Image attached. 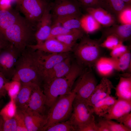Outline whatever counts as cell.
<instances>
[{
  "instance_id": "obj_25",
  "label": "cell",
  "mask_w": 131,
  "mask_h": 131,
  "mask_svg": "<svg viewBox=\"0 0 131 131\" xmlns=\"http://www.w3.org/2000/svg\"><path fill=\"white\" fill-rule=\"evenodd\" d=\"M116 99L115 97L110 95L99 101L91 107L94 113L103 117L109 111Z\"/></svg>"
},
{
  "instance_id": "obj_14",
  "label": "cell",
  "mask_w": 131,
  "mask_h": 131,
  "mask_svg": "<svg viewBox=\"0 0 131 131\" xmlns=\"http://www.w3.org/2000/svg\"><path fill=\"white\" fill-rule=\"evenodd\" d=\"M114 88L109 79L107 77H103L86 101L88 105L92 107L99 101L110 96L112 89Z\"/></svg>"
},
{
  "instance_id": "obj_45",
  "label": "cell",
  "mask_w": 131,
  "mask_h": 131,
  "mask_svg": "<svg viewBox=\"0 0 131 131\" xmlns=\"http://www.w3.org/2000/svg\"><path fill=\"white\" fill-rule=\"evenodd\" d=\"M98 131H109L107 128L104 120H101L97 123Z\"/></svg>"
},
{
  "instance_id": "obj_49",
  "label": "cell",
  "mask_w": 131,
  "mask_h": 131,
  "mask_svg": "<svg viewBox=\"0 0 131 131\" xmlns=\"http://www.w3.org/2000/svg\"><path fill=\"white\" fill-rule=\"evenodd\" d=\"M47 1H48V2H50V0H46Z\"/></svg>"
},
{
  "instance_id": "obj_18",
  "label": "cell",
  "mask_w": 131,
  "mask_h": 131,
  "mask_svg": "<svg viewBox=\"0 0 131 131\" xmlns=\"http://www.w3.org/2000/svg\"><path fill=\"white\" fill-rule=\"evenodd\" d=\"M131 111V100L118 98L109 111L103 117V119L115 120L118 122Z\"/></svg>"
},
{
  "instance_id": "obj_2",
  "label": "cell",
  "mask_w": 131,
  "mask_h": 131,
  "mask_svg": "<svg viewBox=\"0 0 131 131\" xmlns=\"http://www.w3.org/2000/svg\"><path fill=\"white\" fill-rule=\"evenodd\" d=\"M34 49L28 47L23 51L17 62L12 80L21 83H32L40 87L43 82L35 64Z\"/></svg>"
},
{
  "instance_id": "obj_40",
  "label": "cell",
  "mask_w": 131,
  "mask_h": 131,
  "mask_svg": "<svg viewBox=\"0 0 131 131\" xmlns=\"http://www.w3.org/2000/svg\"><path fill=\"white\" fill-rule=\"evenodd\" d=\"M17 126L16 120L14 116L10 119L4 121L2 131H16Z\"/></svg>"
},
{
  "instance_id": "obj_9",
  "label": "cell",
  "mask_w": 131,
  "mask_h": 131,
  "mask_svg": "<svg viewBox=\"0 0 131 131\" xmlns=\"http://www.w3.org/2000/svg\"><path fill=\"white\" fill-rule=\"evenodd\" d=\"M73 89L75 92L76 99L86 101L98 84L91 68H85L79 77Z\"/></svg>"
},
{
  "instance_id": "obj_42",
  "label": "cell",
  "mask_w": 131,
  "mask_h": 131,
  "mask_svg": "<svg viewBox=\"0 0 131 131\" xmlns=\"http://www.w3.org/2000/svg\"><path fill=\"white\" fill-rule=\"evenodd\" d=\"M77 131H98V127L95 117L85 124L79 127Z\"/></svg>"
},
{
  "instance_id": "obj_7",
  "label": "cell",
  "mask_w": 131,
  "mask_h": 131,
  "mask_svg": "<svg viewBox=\"0 0 131 131\" xmlns=\"http://www.w3.org/2000/svg\"><path fill=\"white\" fill-rule=\"evenodd\" d=\"M81 7L77 0H53L51 2L50 13L52 24L65 18L82 15Z\"/></svg>"
},
{
  "instance_id": "obj_13",
  "label": "cell",
  "mask_w": 131,
  "mask_h": 131,
  "mask_svg": "<svg viewBox=\"0 0 131 131\" xmlns=\"http://www.w3.org/2000/svg\"><path fill=\"white\" fill-rule=\"evenodd\" d=\"M50 8L51 4L45 10L36 27L35 34L36 44L44 41L50 35L52 25Z\"/></svg>"
},
{
  "instance_id": "obj_23",
  "label": "cell",
  "mask_w": 131,
  "mask_h": 131,
  "mask_svg": "<svg viewBox=\"0 0 131 131\" xmlns=\"http://www.w3.org/2000/svg\"><path fill=\"white\" fill-rule=\"evenodd\" d=\"M118 98L131 100V76L130 73L120 76L119 80L115 87Z\"/></svg>"
},
{
  "instance_id": "obj_41",
  "label": "cell",
  "mask_w": 131,
  "mask_h": 131,
  "mask_svg": "<svg viewBox=\"0 0 131 131\" xmlns=\"http://www.w3.org/2000/svg\"><path fill=\"white\" fill-rule=\"evenodd\" d=\"M81 7L84 9L89 8L101 7V0H77Z\"/></svg>"
},
{
  "instance_id": "obj_11",
  "label": "cell",
  "mask_w": 131,
  "mask_h": 131,
  "mask_svg": "<svg viewBox=\"0 0 131 131\" xmlns=\"http://www.w3.org/2000/svg\"><path fill=\"white\" fill-rule=\"evenodd\" d=\"M91 107L86 101L75 98L73 110L68 120L75 127L76 131L79 127L90 121L94 117Z\"/></svg>"
},
{
  "instance_id": "obj_48",
  "label": "cell",
  "mask_w": 131,
  "mask_h": 131,
  "mask_svg": "<svg viewBox=\"0 0 131 131\" xmlns=\"http://www.w3.org/2000/svg\"><path fill=\"white\" fill-rule=\"evenodd\" d=\"M128 5H131V0H122Z\"/></svg>"
},
{
  "instance_id": "obj_43",
  "label": "cell",
  "mask_w": 131,
  "mask_h": 131,
  "mask_svg": "<svg viewBox=\"0 0 131 131\" xmlns=\"http://www.w3.org/2000/svg\"><path fill=\"white\" fill-rule=\"evenodd\" d=\"M10 81L7 79L0 71V96L5 97L7 92L4 88L5 83Z\"/></svg>"
},
{
  "instance_id": "obj_35",
  "label": "cell",
  "mask_w": 131,
  "mask_h": 131,
  "mask_svg": "<svg viewBox=\"0 0 131 131\" xmlns=\"http://www.w3.org/2000/svg\"><path fill=\"white\" fill-rule=\"evenodd\" d=\"M80 29L69 30L58 24H53L52 25L50 35L47 39L55 38L59 35L72 33Z\"/></svg>"
},
{
  "instance_id": "obj_37",
  "label": "cell",
  "mask_w": 131,
  "mask_h": 131,
  "mask_svg": "<svg viewBox=\"0 0 131 131\" xmlns=\"http://www.w3.org/2000/svg\"><path fill=\"white\" fill-rule=\"evenodd\" d=\"M123 43H120L111 50L110 54L111 57L114 59L117 58L130 49V47L124 45Z\"/></svg>"
},
{
  "instance_id": "obj_4",
  "label": "cell",
  "mask_w": 131,
  "mask_h": 131,
  "mask_svg": "<svg viewBox=\"0 0 131 131\" xmlns=\"http://www.w3.org/2000/svg\"><path fill=\"white\" fill-rule=\"evenodd\" d=\"M101 42L84 35L73 49L76 62L84 68H91L101 57Z\"/></svg>"
},
{
  "instance_id": "obj_6",
  "label": "cell",
  "mask_w": 131,
  "mask_h": 131,
  "mask_svg": "<svg viewBox=\"0 0 131 131\" xmlns=\"http://www.w3.org/2000/svg\"><path fill=\"white\" fill-rule=\"evenodd\" d=\"M17 9L24 16L27 22L36 30L45 10L51 2L46 0H16Z\"/></svg>"
},
{
  "instance_id": "obj_19",
  "label": "cell",
  "mask_w": 131,
  "mask_h": 131,
  "mask_svg": "<svg viewBox=\"0 0 131 131\" xmlns=\"http://www.w3.org/2000/svg\"><path fill=\"white\" fill-rule=\"evenodd\" d=\"M87 13L92 15L102 26L105 28L117 24L115 17L101 7L89 8L85 9Z\"/></svg>"
},
{
  "instance_id": "obj_8",
  "label": "cell",
  "mask_w": 131,
  "mask_h": 131,
  "mask_svg": "<svg viewBox=\"0 0 131 131\" xmlns=\"http://www.w3.org/2000/svg\"><path fill=\"white\" fill-rule=\"evenodd\" d=\"M22 52L11 44L0 50V71L9 81L14 76L16 65Z\"/></svg>"
},
{
  "instance_id": "obj_24",
  "label": "cell",
  "mask_w": 131,
  "mask_h": 131,
  "mask_svg": "<svg viewBox=\"0 0 131 131\" xmlns=\"http://www.w3.org/2000/svg\"><path fill=\"white\" fill-rule=\"evenodd\" d=\"M94 66L98 73L103 77L110 75L115 70L114 59L111 57H101Z\"/></svg>"
},
{
  "instance_id": "obj_17",
  "label": "cell",
  "mask_w": 131,
  "mask_h": 131,
  "mask_svg": "<svg viewBox=\"0 0 131 131\" xmlns=\"http://www.w3.org/2000/svg\"><path fill=\"white\" fill-rule=\"evenodd\" d=\"M21 111L24 114L25 124L28 131H43L47 123V115H43L26 110Z\"/></svg>"
},
{
  "instance_id": "obj_10",
  "label": "cell",
  "mask_w": 131,
  "mask_h": 131,
  "mask_svg": "<svg viewBox=\"0 0 131 131\" xmlns=\"http://www.w3.org/2000/svg\"><path fill=\"white\" fill-rule=\"evenodd\" d=\"M70 53H50L34 50V56L35 63L42 79L44 75L47 72L56 64L69 56Z\"/></svg>"
},
{
  "instance_id": "obj_39",
  "label": "cell",
  "mask_w": 131,
  "mask_h": 131,
  "mask_svg": "<svg viewBox=\"0 0 131 131\" xmlns=\"http://www.w3.org/2000/svg\"><path fill=\"white\" fill-rule=\"evenodd\" d=\"M14 116L16 119L17 124L16 131H28L26 127L24 115L22 111L16 109Z\"/></svg>"
},
{
  "instance_id": "obj_20",
  "label": "cell",
  "mask_w": 131,
  "mask_h": 131,
  "mask_svg": "<svg viewBox=\"0 0 131 131\" xmlns=\"http://www.w3.org/2000/svg\"><path fill=\"white\" fill-rule=\"evenodd\" d=\"M105 28L99 39L101 41L106 36L110 34L115 35L123 42L131 40V25L116 24Z\"/></svg>"
},
{
  "instance_id": "obj_29",
  "label": "cell",
  "mask_w": 131,
  "mask_h": 131,
  "mask_svg": "<svg viewBox=\"0 0 131 131\" xmlns=\"http://www.w3.org/2000/svg\"><path fill=\"white\" fill-rule=\"evenodd\" d=\"M130 50V49L118 58H113L115 63V70L122 72L127 70L130 71L131 63Z\"/></svg>"
},
{
  "instance_id": "obj_27",
  "label": "cell",
  "mask_w": 131,
  "mask_h": 131,
  "mask_svg": "<svg viewBox=\"0 0 131 131\" xmlns=\"http://www.w3.org/2000/svg\"><path fill=\"white\" fill-rule=\"evenodd\" d=\"M102 8L114 16L117 19L120 12L128 6L122 0H101Z\"/></svg>"
},
{
  "instance_id": "obj_22",
  "label": "cell",
  "mask_w": 131,
  "mask_h": 131,
  "mask_svg": "<svg viewBox=\"0 0 131 131\" xmlns=\"http://www.w3.org/2000/svg\"><path fill=\"white\" fill-rule=\"evenodd\" d=\"M21 83L20 90L14 100L16 109L22 110L25 109L32 90L37 84L32 83Z\"/></svg>"
},
{
  "instance_id": "obj_12",
  "label": "cell",
  "mask_w": 131,
  "mask_h": 131,
  "mask_svg": "<svg viewBox=\"0 0 131 131\" xmlns=\"http://www.w3.org/2000/svg\"><path fill=\"white\" fill-rule=\"evenodd\" d=\"M46 98L41 87L36 85L33 88L25 110L46 115L47 108Z\"/></svg>"
},
{
  "instance_id": "obj_26",
  "label": "cell",
  "mask_w": 131,
  "mask_h": 131,
  "mask_svg": "<svg viewBox=\"0 0 131 131\" xmlns=\"http://www.w3.org/2000/svg\"><path fill=\"white\" fill-rule=\"evenodd\" d=\"M81 27L87 34H92L100 30L102 26L91 15L87 13L80 18Z\"/></svg>"
},
{
  "instance_id": "obj_44",
  "label": "cell",
  "mask_w": 131,
  "mask_h": 131,
  "mask_svg": "<svg viewBox=\"0 0 131 131\" xmlns=\"http://www.w3.org/2000/svg\"><path fill=\"white\" fill-rule=\"evenodd\" d=\"M119 123L131 130V113L126 114L122 117L118 121Z\"/></svg>"
},
{
  "instance_id": "obj_38",
  "label": "cell",
  "mask_w": 131,
  "mask_h": 131,
  "mask_svg": "<svg viewBox=\"0 0 131 131\" xmlns=\"http://www.w3.org/2000/svg\"><path fill=\"white\" fill-rule=\"evenodd\" d=\"M104 119L109 131H131V130L122 124L116 123L112 120Z\"/></svg>"
},
{
  "instance_id": "obj_32",
  "label": "cell",
  "mask_w": 131,
  "mask_h": 131,
  "mask_svg": "<svg viewBox=\"0 0 131 131\" xmlns=\"http://www.w3.org/2000/svg\"><path fill=\"white\" fill-rule=\"evenodd\" d=\"M16 107L13 99H11L10 101L0 112V115L4 121L14 117L16 113Z\"/></svg>"
},
{
  "instance_id": "obj_46",
  "label": "cell",
  "mask_w": 131,
  "mask_h": 131,
  "mask_svg": "<svg viewBox=\"0 0 131 131\" xmlns=\"http://www.w3.org/2000/svg\"><path fill=\"white\" fill-rule=\"evenodd\" d=\"M10 44L0 34V50L6 48Z\"/></svg>"
},
{
  "instance_id": "obj_30",
  "label": "cell",
  "mask_w": 131,
  "mask_h": 131,
  "mask_svg": "<svg viewBox=\"0 0 131 131\" xmlns=\"http://www.w3.org/2000/svg\"><path fill=\"white\" fill-rule=\"evenodd\" d=\"M55 24L60 25L65 28L69 30H82L81 26L80 18L77 17H70L65 18L58 21L53 24Z\"/></svg>"
},
{
  "instance_id": "obj_1",
  "label": "cell",
  "mask_w": 131,
  "mask_h": 131,
  "mask_svg": "<svg viewBox=\"0 0 131 131\" xmlns=\"http://www.w3.org/2000/svg\"><path fill=\"white\" fill-rule=\"evenodd\" d=\"M84 68L77 62L72 63L70 70L65 75L43 83V91L48 108L50 107L60 97L71 92L75 81Z\"/></svg>"
},
{
  "instance_id": "obj_21",
  "label": "cell",
  "mask_w": 131,
  "mask_h": 131,
  "mask_svg": "<svg viewBox=\"0 0 131 131\" xmlns=\"http://www.w3.org/2000/svg\"><path fill=\"white\" fill-rule=\"evenodd\" d=\"M25 19L17 10L0 8V34L12 25Z\"/></svg>"
},
{
  "instance_id": "obj_15",
  "label": "cell",
  "mask_w": 131,
  "mask_h": 131,
  "mask_svg": "<svg viewBox=\"0 0 131 131\" xmlns=\"http://www.w3.org/2000/svg\"><path fill=\"white\" fill-rule=\"evenodd\" d=\"M28 47L35 50H40L50 53H59L73 51V49L65 45L55 38L47 39L39 44Z\"/></svg>"
},
{
  "instance_id": "obj_28",
  "label": "cell",
  "mask_w": 131,
  "mask_h": 131,
  "mask_svg": "<svg viewBox=\"0 0 131 131\" xmlns=\"http://www.w3.org/2000/svg\"><path fill=\"white\" fill-rule=\"evenodd\" d=\"M84 32L82 30H78L75 32L57 36L55 38L65 45L73 49L76 44V42L84 35Z\"/></svg>"
},
{
  "instance_id": "obj_34",
  "label": "cell",
  "mask_w": 131,
  "mask_h": 131,
  "mask_svg": "<svg viewBox=\"0 0 131 131\" xmlns=\"http://www.w3.org/2000/svg\"><path fill=\"white\" fill-rule=\"evenodd\" d=\"M121 42H123L117 36L114 35L110 34L106 36L102 40L100 46L102 48L111 50Z\"/></svg>"
},
{
  "instance_id": "obj_36",
  "label": "cell",
  "mask_w": 131,
  "mask_h": 131,
  "mask_svg": "<svg viewBox=\"0 0 131 131\" xmlns=\"http://www.w3.org/2000/svg\"><path fill=\"white\" fill-rule=\"evenodd\" d=\"M117 20L121 24L131 25V5L127 6L120 12Z\"/></svg>"
},
{
  "instance_id": "obj_16",
  "label": "cell",
  "mask_w": 131,
  "mask_h": 131,
  "mask_svg": "<svg viewBox=\"0 0 131 131\" xmlns=\"http://www.w3.org/2000/svg\"><path fill=\"white\" fill-rule=\"evenodd\" d=\"M72 64L71 58L69 55L55 64L44 74L43 78V83L65 75L70 70Z\"/></svg>"
},
{
  "instance_id": "obj_33",
  "label": "cell",
  "mask_w": 131,
  "mask_h": 131,
  "mask_svg": "<svg viewBox=\"0 0 131 131\" xmlns=\"http://www.w3.org/2000/svg\"><path fill=\"white\" fill-rule=\"evenodd\" d=\"M21 82L16 80H12L6 83L4 88L10 98L14 100L18 93L21 86Z\"/></svg>"
},
{
  "instance_id": "obj_50",
  "label": "cell",
  "mask_w": 131,
  "mask_h": 131,
  "mask_svg": "<svg viewBox=\"0 0 131 131\" xmlns=\"http://www.w3.org/2000/svg\"><path fill=\"white\" fill-rule=\"evenodd\" d=\"M2 97L0 96V98H1Z\"/></svg>"
},
{
  "instance_id": "obj_5",
  "label": "cell",
  "mask_w": 131,
  "mask_h": 131,
  "mask_svg": "<svg viewBox=\"0 0 131 131\" xmlns=\"http://www.w3.org/2000/svg\"><path fill=\"white\" fill-rule=\"evenodd\" d=\"M75 92L73 89L69 94L60 97L49 108L47 115V123L43 129L57 123L68 120L72 113Z\"/></svg>"
},
{
  "instance_id": "obj_47",
  "label": "cell",
  "mask_w": 131,
  "mask_h": 131,
  "mask_svg": "<svg viewBox=\"0 0 131 131\" xmlns=\"http://www.w3.org/2000/svg\"><path fill=\"white\" fill-rule=\"evenodd\" d=\"M4 122V120L0 115V131H2V127Z\"/></svg>"
},
{
  "instance_id": "obj_31",
  "label": "cell",
  "mask_w": 131,
  "mask_h": 131,
  "mask_svg": "<svg viewBox=\"0 0 131 131\" xmlns=\"http://www.w3.org/2000/svg\"><path fill=\"white\" fill-rule=\"evenodd\" d=\"M46 131H76V128L68 119L55 123L47 127Z\"/></svg>"
},
{
  "instance_id": "obj_3",
  "label": "cell",
  "mask_w": 131,
  "mask_h": 131,
  "mask_svg": "<svg viewBox=\"0 0 131 131\" xmlns=\"http://www.w3.org/2000/svg\"><path fill=\"white\" fill-rule=\"evenodd\" d=\"M35 29L25 19L12 25L0 34L5 40L22 52L35 41Z\"/></svg>"
}]
</instances>
